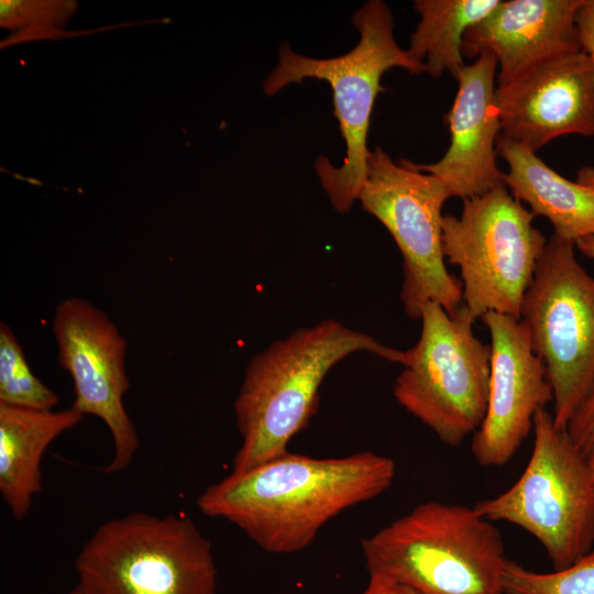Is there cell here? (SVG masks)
Wrapping results in <instances>:
<instances>
[{"instance_id":"3","label":"cell","mask_w":594,"mask_h":594,"mask_svg":"<svg viewBox=\"0 0 594 594\" xmlns=\"http://www.w3.org/2000/svg\"><path fill=\"white\" fill-rule=\"evenodd\" d=\"M352 22L360 38L351 51L331 58H316L298 54L284 43L278 50L277 65L263 82L268 96L308 78L330 85L334 116L345 142V157L337 167L321 155L315 162V169L338 212L351 210L365 182L371 116L378 94L385 91L382 76L394 67L414 75L426 73L425 66L397 44L394 16L384 1H366L353 13Z\"/></svg>"},{"instance_id":"1","label":"cell","mask_w":594,"mask_h":594,"mask_svg":"<svg viewBox=\"0 0 594 594\" xmlns=\"http://www.w3.org/2000/svg\"><path fill=\"white\" fill-rule=\"evenodd\" d=\"M393 459L371 451L312 458L285 454L243 472H231L197 498L199 510L238 526L275 554L304 550L340 513L387 491Z\"/></svg>"},{"instance_id":"4","label":"cell","mask_w":594,"mask_h":594,"mask_svg":"<svg viewBox=\"0 0 594 594\" xmlns=\"http://www.w3.org/2000/svg\"><path fill=\"white\" fill-rule=\"evenodd\" d=\"M361 547L369 575L421 594H504L502 534L473 507L420 503Z\"/></svg>"},{"instance_id":"19","label":"cell","mask_w":594,"mask_h":594,"mask_svg":"<svg viewBox=\"0 0 594 594\" xmlns=\"http://www.w3.org/2000/svg\"><path fill=\"white\" fill-rule=\"evenodd\" d=\"M59 396L31 371L12 329L0 323V404L53 409Z\"/></svg>"},{"instance_id":"21","label":"cell","mask_w":594,"mask_h":594,"mask_svg":"<svg viewBox=\"0 0 594 594\" xmlns=\"http://www.w3.org/2000/svg\"><path fill=\"white\" fill-rule=\"evenodd\" d=\"M77 2L72 0H1V28L13 32L32 29H62L73 16Z\"/></svg>"},{"instance_id":"17","label":"cell","mask_w":594,"mask_h":594,"mask_svg":"<svg viewBox=\"0 0 594 594\" xmlns=\"http://www.w3.org/2000/svg\"><path fill=\"white\" fill-rule=\"evenodd\" d=\"M497 155L508 165L503 179L532 216L547 218L553 234L571 241L594 235V193L585 186L560 176L535 152L502 132L496 139Z\"/></svg>"},{"instance_id":"14","label":"cell","mask_w":594,"mask_h":594,"mask_svg":"<svg viewBox=\"0 0 594 594\" xmlns=\"http://www.w3.org/2000/svg\"><path fill=\"white\" fill-rule=\"evenodd\" d=\"M497 59L482 53L473 64L458 73V92L447 114L450 146L430 164L410 165L436 176L451 197L463 199L506 186L496 165V139L502 132L495 102Z\"/></svg>"},{"instance_id":"18","label":"cell","mask_w":594,"mask_h":594,"mask_svg":"<svg viewBox=\"0 0 594 594\" xmlns=\"http://www.w3.org/2000/svg\"><path fill=\"white\" fill-rule=\"evenodd\" d=\"M499 0H416L420 20L410 35L408 54L432 77L449 72L457 78L464 66L465 31L486 18Z\"/></svg>"},{"instance_id":"22","label":"cell","mask_w":594,"mask_h":594,"mask_svg":"<svg viewBox=\"0 0 594 594\" xmlns=\"http://www.w3.org/2000/svg\"><path fill=\"white\" fill-rule=\"evenodd\" d=\"M565 430L575 448L594 469V378Z\"/></svg>"},{"instance_id":"7","label":"cell","mask_w":594,"mask_h":594,"mask_svg":"<svg viewBox=\"0 0 594 594\" xmlns=\"http://www.w3.org/2000/svg\"><path fill=\"white\" fill-rule=\"evenodd\" d=\"M420 320V337L405 351L393 394L444 444L458 447L477 431L486 414L491 346L474 334L476 319L464 305L450 316L430 301Z\"/></svg>"},{"instance_id":"26","label":"cell","mask_w":594,"mask_h":594,"mask_svg":"<svg viewBox=\"0 0 594 594\" xmlns=\"http://www.w3.org/2000/svg\"><path fill=\"white\" fill-rule=\"evenodd\" d=\"M575 248L585 256L594 260V235L582 238L575 242Z\"/></svg>"},{"instance_id":"24","label":"cell","mask_w":594,"mask_h":594,"mask_svg":"<svg viewBox=\"0 0 594 594\" xmlns=\"http://www.w3.org/2000/svg\"><path fill=\"white\" fill-rule=\"evenodd\" d=\"M359 594H421L416 590L387 580L385 578L369 575L366 587Z\"/></svg>"},{"instance_id":"9","label":"cell","mask_w":594,"mask_h":594,"mask_svg":"<svg viewBox=\"0 0 594 594\" xmlns=\"http://www.w3.org/2000/svg\"><path fill=\"white\" fill-rule=\"evenodd\" d=\"M451 198L433 175L395 163L381 146L367 157L358 200L391 233L403 257L400 300L406 315L420 319L430 301L450 316L463 305L462 282L448 272L442 242V207Z\"/></svg>"},{"instance_id":"23","label":"cell","mask_w":594,"mask_h":594,"mask_svg":"<svg viewBox=\"0 0 594 594\" xmlns=\"http://www.w3.org/2000/svg\"><path fill=\"white\" fill-rule=\"evenodd\" d=\"M582 48L594 62V0H583L575 16Z\"/></svg>"},{"instance_id":"11","label":"cell","mask_w":594,"mask_h":594,"mask_svg":"<svg viewBox=\"0 0 594 594\" xmlns=\"http://www.w3.org/2000/svg\"><path fill=\"white\" fill-rule=\"evenodd\" d=\"M52 326L58 363L73 380L72 407L106 424L114 453L102 471L120 472L130 465L140 444L123 406L130 388L125 370L128 342L103 310L79 297L65 298L56 306Z\"/></svg>"},{"instance_id":"5","label":"cell","mask_w":594,"mask_h":594,"mask_svg":"<svg viewBox=\"0 0 594 594\" xmlns=\"http://www.w3.org/2000/svg\"><path fill=\"white\" fill-rule=\"evenodd\" d=\"M75 566L91 594H217L211 542L182 515L109 519L84 543Z\"/></svg>"},{"instance_id":"27","label":"cell","mask_w":594,"mask_h":594,"mask_svg":"<svg viewBox=\"0 0 594 594\" xmlns=\"http://www.w3.org/2000/svg\"><path fill=\"white\" fill-rule=\"evenodd\" d=\"M66 594H91L84 586L77 583L70 591Z\"/></svg>"},{"instance_id":"20","label":"cell","mask_w":594,"mask_h":594,"mask_svg":"<svg viewBox=\"0 0 594 594\" xmlns=\"http://www.w3.org/2000/svg\"><path fill=\"white\" fill-rule=\"evenodd\" d=\"M504 594H594V550L562 570L542 573L506 560Z\"/></svg>"},{"instance_id":"16","label":"cell","mask_w":594,"mask_h":594,"mask_svg":"<svg viewBox=\"0 0 594 594\" xmlns=\"http://www.w3.org/2000/svg\"><path fill=\"white\" fill-rule=\"evenodd\" d=\"M82 417L72 406L42 410L0 404V494L14 519H23L42 492L44 452Z\"/></svg>"},{"instance_id":"2","label":"cell","mask_w":594,"mask_h":594,"mask_svg":"<svg viewBox=\"0 0 594 594\" xmlns=\"http://www.w3.org/2000/svg\"><path fill=\"white\" fill-rule=\"evenodd\" d=\"M356 352L404 364L405 351L334 319L299 328L272 342L249 361L234 400L241 444L232 472H243L278 458L316 411L328 372Z\"/></svg>"},{"instance_id":"8","label":"cell","mask_w":594,"mask_h":594,"mask_svg":"<svg viewBox=\"0 0 594 594\" xmlns=\"http://www.w3.org/2000/svg\"><path fill=\"white\" fill-rule=\"evenodd\" d=\"M442 218L446 261L461 273L463 305L475 318L494 311L520 319L547 239L506 186L463 199Z\"/></svg>"},{"instance_id":"10","label":"cell","mask_w":594,"mask_h":594,"mask_svg":"<svg viewBox=\"0 0 594 594\" xmlns=\"http://www.w3.org/2000/svg\"><path fill=\"white\" fill-rule=\"evenodd\" d=\"M575 243L552 234L526 292L520 320L543 361L553 419L566 425L594 378V277L578 262Z\"/></svg>"},{"instance_id":"25","label":"cell","mask_w":594,"mask_h":594,"mask_svg":"<svg viewBox=\"0 0 594 594\" xmlns=\"http://www.w3.org/2000/svg\"><path fill=\"white\" fill-rule=\"evenodd\" d=\"M576 183L585 186L594 193V167H582L576 174Z\"/></svg>"},{"instance_id":"13","label":"cell","mask_w":594,"mask_h":594,"mask_svg":"<svg viewBox=\"0 0 594 594\" xmlns=\"http://www.w3.org/2000/svg\"><path fill=\"white\" fill-rule=\"evenodd\" d=\"M502 133L532 152L566 134L594 136V62L583 50L551 58L495 90Z\"/></svg>"},{"instance_id":"15","label":"cell","mask_w":594,"mask_h":594,"mask_svg":"<svg viewBox=\"0 0 594 594\" xmlns=\"http://www.w3.org/2000/svg\"><path fill=\"white\" fill-rule=\"evenodd\" d=\"M583 0H508L470 26L462 54L488 52L499 64L497 89L514 84L538 65L582 51L575 16Z\"/></svg>"},{"instance_id":"12","label":"cell","mask_w":594,"mask_h":594,"mask_svg":"<svg viewBox=\"0 0 594 594\" xmlns=\"http://www.w3.org/2000/svg\"><path fill=\"white\" fill-rule=\"evenodd\" d=\"M481 319L491 337V374L486 414L472 436L471 452L480 465L497 468L513 459L553 394L522 321L494 311Z\"/></svg>"},{"instance_id":"6","label":"cell","mask_w":594,"mask_h":594,"mask_svg":"<svg viewBox=\"0 0 594 594\" xmlns=\"http://www.w3.org/2000/svg\"><path fill=\"white\" fill-rule=\"evenodd\" d=\"M532 432L531 454L519 479L473 508L492 522H510L532 535L554 570H562L594 544V469L546 408L536 413Z\"/></svg>"}]
</instances>
